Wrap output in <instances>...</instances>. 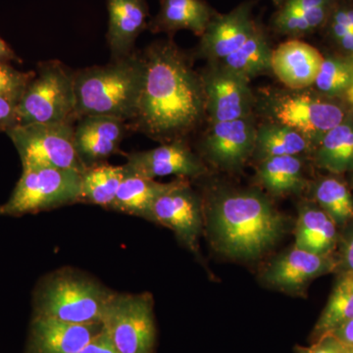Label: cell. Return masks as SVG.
Listing matches in <instances>:
<instances>
[{
	"instance_id": "6da1fadb",
	"label": "cell",
	"mask_w": 353,
	"mask_h": 353,
	"mask_svg": "<svg viewBox=\"0 0 353 353\" xmlns=\"http://www.w3.org/2000/svg\"><path fill=\"white\" fill-rule=\"evenodd\" d=\"M141 55L145 83L132 132L161 143L187 139L206 115L201 74L170 41L150 44Z\"/></svg>"
},
{
	"instance_id": "7a4b0ae2",
	"label": "cell",
	"mask_w": 353,
	"mask_h": 353,
	"mask_svg": "<svg viewBox=\"0 0 353 353\" xmlns=\"http://www.w3.org/2000/svg\"><path fill=\"white\" fill-rule=\"evenodd\" d=\"M203 218L211 245L241 260L262 256L282 239L289 224L257 190H218L203 202Z\"/></svg>"
},
{
	"instance_id": "3957f363",
	"label": "cell",
	"mask_w": 353,
	"mask_h": 353,
	"mask_svg": "<svg viewBox=\"0 0 353 353\" xmlns=\"http://www.w3.org/2000/svg\"><path fill=\"white\" fill-rule=\"evenodd\" d=\"M143 55L134 51L105 65L74 70L77 121L104 116L132 122L145 83Z\"/></svg>"
},
{
	"instance_id": "277c9868",
	"label": "cell",
	"mask_w": 353,
	"mask_h": 353,
	"mask_svg": "<svg viewBox=\"0 0 353 353\" xmlns=\"http://www.w3.org/2000/svg\"><path fill=\"white\" fill-rule=\"evenodd\" d=\"M115 292L78 269L60 268L37 285L32 294V316L73 324L101 323Z\"/></svg>"
},
{
	"instance_id": "5b68a950",
	"label": "cell",
	"mask_w": 353,
	"mask_h": 353,
	"mask_svg": "<svg viewBox=\"0 0 353 353\" xmlns=\"http://www.w3.org/2000/svg\"><path fill=\"white\" fill-rule=\"evenodd\" d=\"M55 122H77L74 70L59 60H50L38 65L21 95L16 125Z\"/></svg>"
},
{
	"instance_id": "8992f818",
	"label": "cell",
	"mask_w": 353,
	"mask_h": 353,
	"mask_svg": "<svg viewBox=\"0 0 353 353\" xmlns=\"http://www.w3.org/2000/svg\"><path fill=\"white\" fill-rule=\"evenodd\" d=\"M81 174L72 170L30 167L22 176L0 215L20 217L78 203Z\"/></svg>"
},
{
	"instance_id": "52a82bcc",
	"label": "cell",
	"mask_w": 353,
	"mask_h": 353,
	"mask_svg": "<svg viewBox=\"0 0 353 353\" xmlns=\"http://www.w3.org/2000/svg\"><path fill=\"white\" fill-rule=\"evenodd\" d=\"M75 123L16 125L6 132L19 153L23 168L50 167L83 173L74 143Z\"/></svg>"
},
{
	"instance_id": "ba28073f",
	"label": "cell",
	"mask_w": 353,
	"mask_h": 353,
	"mask_svg": "<svg viewBox=\"0 0 353 353\" xmlns=\"http://www.w3.org/2000/svg\"><path fill=\"white\" fill-rule=\"evenodd\" d=\"M153 306L150 292H114L101 323L121 353H154L157 330Z\"/></svg>"
},
{
	"instance_id": "9c48e42d",
	"label": "cell",
	"mask_w": 353,
	"mask_h": 353,
	"mask_svg": "<svg viewBox=\"0 0 353 353\" xmlns=\"http://www.w3.org/2000/svg\"><path fill=\"white\" fill-rule=\"evenodd\" d=\"M301 90L277 92L269 101L274 122L303 134L311 145H317L325 134L345 120L341 106Z\"/></svg>"
},
{
	"instance_id": "30bf717a",
	"label": "cell",
	"mask_w": 353,
	"mask_h": 353,
	"mask_svg": "<svg viewBox=\"0 0 353 353\" xmlns=\"http://www.w3.org/2000/svg\"><path fill=\"white\" fill-rule=\"evenodd\" d=\"M153 223L168 228L190 252L199 253L203 228V202L190 180L179 179L175 187L162 194L152 209Z\"/></svg>"
},
{
	"instance_id": "8fae6325",
	"label": "cell",
	"mask_w": 353,
	"mask_h": 353,
	"mask_svg": "<svg viewBox=\"0 0 353 353\" xmlns=\"http://www.w3.org/2000/svg\"><path fill=\"white\" fill-rule=\"evenodd\" d=\"M201 76L205 94L206 115L211 123L252 116L254 97L250 80L214 63Z\"/></svg>"
},
{
	"instance_id": "7c38bea8",
	"label": "cell",
	"mask_w": 353,
	"mask_h": 353,
	"mask_svg": "<svg viewBox=\"0 0 353 353\" xmlns=\"http://www.w3.org/2000/svg\"><path fill=\"white\" fill-rule=\"evenodd\" d=\"M256 129L252 116L211 123L201 141L202 154L223 170H240L253 157Z\"/></svg>"
},
{
	"instance_id": "4fadbf2b",
	"label": "cell",
	"mask_w": 353,
	"mask_h": 353,
	"mask_svg": "<svg viewBox=\"0 0 353 353\" xmlns=\"http://www.w3.org/2000/svg\"><path fill=\"white\" fill-rule=\"evenodd\" d=\"M127 171L145 178L176 176V178L199 179L208 173V167L185 139L161 143L152 150L125 153Z\"/></svg>"
},
{
	"instance_id": "5bb4252c",
	"label": "cell",
	"mask_w": 353,
	"mask_h": 353,
	"mask_svg": "<svg viewBox=\"0 0 353 353\" xmlns=\"http://www.w3.org/2000/svg\"><path fill=\"white\" fill-rule=\"evenodd\" d=\"M338 265L332 254H318L294 246L266 267L262 281L272 289L299 294L309 283L331 273Z\"/></svg>"
},
{
	"instance_id": "9a60e30c",
	"label": "cell",
	"mask_w": 353,
	"mask_h": 353,
	"mask_svg": "<svg viewBox=\"0 0 353 353\" xmlns=\"http://www.w3.org/2000/svg\"><path fill=\"white\" fill-rule=\"evenodd\" d=\"M132 132L129 123L104 116L80 118L74 127V143L77 154L85 168L108 163L117 154L120 145Z\"/></svg>"
},
{
	"instance_id": "2e32d148",
	"label": "cell",
	"mask_w": 353,
	"mask_h": 353,
	"mask_svg": "<svg viewBox=\"0 0 353 353\" xmlns=\"http://www.w3.org/2000/svg\"><path fill=\"white\" fill-rule=\"evenodd\" d=\"M102 330V323L73 324L32 316L25 353H78Z\"/></svg>"
},
{
	"instance_id": "e0dca14e",
	"label": "cell",
	"mask_w": 353,
	"mask_h": 353,
	"mask_svg": "<svg viewBox=\"0 0 353 353\" xmlns=\"http://www.w3.org/2000/svg\"><path fill=\"white\" fill-rule=\"evenodd\" d=\"M257 28L253 24L250 8L241 6L232 12L210 20L201 36L199 52L217 63L239 50Z\"/></svg>"
},
{
	"instance_id": "ac0fdd59",
	"label": "cell",
	"mask_w": 353,
	"mask_h": 353,
	"mask_svg": "<svg viewBox=\"0 0 353 353\" xmlns=\"http://www.w3.org/2000/svg\"><path fill=\"white\" fill-rule=\"evenodd\" d=\"M324 57L310 44L290 39L272 50L271 70L292 90L313 85Z\"/></svg>"
},
{
	"instance_id": "d6986e66",
	"label": "cell",
	"mask_w": 353,
	"mask_h": 353,
	"mask_svg": "<svg viewBox=\"0 0 353 353\" xmlns=\"http://www.w3.org/2000/svg\"><path fill=\"white\" fill-rule=\"evenodd\" d=\"M108 29L106 34L111 59L134 52V44L146 27L148 7L145 0H108Z\"/></svg>"
},
{
	"instance_id": "ffe728a7",
	"label": "cell",
	"mask_w": 353,
	"mask_h": 353,
	"mask_svg": "<svg viewBox=\"0 0 353 353\" xmlns=\"http://www.w3.org/2000/svg\"><path fill=\"white\" fill-rule=\"evenodd\" d=\"M294 245L318 254H332L340 240L339 227L314 201L299 206Z\"/></svg>"
},
{
	"instance_id": "44dd1931",
	"label": "cell",
	"mask_w": 353,
	"mask_h": 353,
	"mask_svg": "<svg viewBox=\"0 0 353 353\" xmlns=\"http://www.w3.org/2000/svg\"><path fill=\"white\" fill-rule=\"evenodd\" d=\"M179 179L181 178L169 183H160L155 179L145 178L126 170L110 210L153 222L152 209L155 201L175 187Z\"/></svg>"
},
{
	"instance_id": "7402d4cb",
	"label": "cell",
	"mask_w": 353,
	"mask_h": 353,
	"mask_svg": "<svg viewBox=\"0 0 353 353\" xmlns=\"http://www.w3.org/2000/svg\"><path fill=\"white\" fill-rule=\"evenodd\" d=\"M211 19L210 9L202 0H161L152 30L155 32L188 30L201 37Z\"/></svg>"
},
{
	"instance_id": "603a6c76",
	"label": "cell",
	"mask_w": 353,
	"mask_h": 353,
	"mask_svg": "<svg viewBox=\"0 0 353 353\" xmlns=\"http://www.w3.org/2000/svg\"><path fill=\"white\" fill-rule=\"evenodd\" d=\"M259 183L273 196L299 194L306 185L303 157H277L259 162Z\"/></svg>"
},
{
	"instance_id": "cb8c5ba5",
	"label": "cell",
	"mask_w": 353,
	"mask_h": 353,
	"mask_svg": "<svg viewBox=\"0 0 353 353\" xmlns=\"http://www.w3.org/2000/svg\"><path fill=\"white\" fill-rule=\"evenodd\" d=\"M125 175L124 165L103 163L85 168L81 174L78 203L92 204L110 210Z\"/></svg>"
},
{
	"instance_id": "d4e9b609",
	"label": "cell",
	"mask_w": 353,
	"mask_h": 353,
	"mask_svg": "<svg viewBox=\"0 0 353 353\" xmlns=\"http://www.w3.org/2000/svg\"><path fill=\"white\" fill-rule=\"evenodd\" d=\"M311 148L307 139L294 130L277 122L267 123L256 129L252 157L260 162L271 157H303Z\"/></svg>"
},
{
	"instance_id": "484cf974",
	"label": "cell",
	"mask_w": 353,
	"mask_h": 353,
	"mask_svg": "<svg viewBox=\"0 0 353 353\" xmlns=\"http://www.w3.org/2000/svg\"><path fill=\"white\" fill-rule=\"evenodd\" d=\"M317 166L334 174L353 170V122L343 121L316 145Z\"/></svg>"
},
{
	"instance_id": "4316f807",
	"label": "cell",
	"mask_w": 353,
	"mask_h": 353,
	"mask_svg": "<svg viewBox=\"0 0 353 353\" xmlns=\"http://www.w3.org/2000/svg\"><path fill=\"white\" fill-rule=\"evenodd\" d=\"M353 318V272L343 270L328 303L316 323L310 336V343L333 333Z\"/></svg>"
},
{
	"instance_id": "83f0119b",
	"label": "cell",
	"mask_w": 353,
	"mask_h": 353,
	"mask_svg": "<svg viewBox=\"0 0 353 353\" xmlns=\"http://www.w3.org/2000/svg\"><path fill=\"white\" fill-rule=\"evenodd\" d=\"M272 50L263 32L256 29L238 50L214 64L250 80L270 71Z\"/></svg>"
},
{
	"instance_id": "f1b7e54d",
	"label": "cell",
	"mask_w": 353,
	"mask_h": 353,
	"mask_svg": "<svg viewBox=\"0 0 353 353\" xmlns=\"http://www.w3.org/2000/svg\"><path fill=\"white\" fill-rule=\"evenodd\" d=\"M313 201L334 221L345 228L353 221V197L347 185L334 176L322 178L312 189Z\"/></svg>"
},
{
	"instance_id": "f546056e",
	"label": "cell",
	"mask_w": 353,
	"mask_h": 353,
	"mask_svg": "<svg viewBox=\"0 0 353 353\" xmlns=\"http://www.w3.org/2000/svg\"><path fill=\"white\" fill-rule=\"evenodd\" d=\"M353 85V61L343 58H324L313 85L327 97L347 94Z\"/></svg>"
},
{
	"instance_id": "4dcf8cb0",
	"label": "cell",
	"mask_w": 353,
	"mask_h": 353,
	"mask_svg": "<svg viewBox=\"0 0 353 353\" xmlns=\"http://www.w3.org/2000/svg\"><path fill=\"white\" fill-rule=\"evenodd\" d=\"M34 76V71L21 72L7 63H0V94L19 101Z\"/></svg>"
},
{
	"instance_id": "1f68e13d",
	"label": "cell",
	"mask_w": 353,
	"mask_h": 353,
	"mask_svg": "<svg viewBox=\"0 0 353 353\" xmlns=\"http://www.w3.org/2000/svg\"><path fill=\"white\" fill-rule=\"evenodd\" d=\"M275 27L282 34L301 36L313 31L307 21L296 9L285 6L275 18Z\"/></svg>"
},
{
	"instance_id": "d6a6232c",
	"label": "cell",
	"mask_w": 353,
	"mask_h": 353,
	"mask_svg": "<svg viewBox=\"0 0 353 353\" xmlns=\"http://www.w3.org/2000/svg\"><path fill=\"white\" fill-rule=\"evenodd\" d=\"M329 1L330 0H288L285 6L303 14L308 24L314 30L324 22Z\"/></svg>"
},
{
	"instance_id": "836d02e7",
	"label": "cell",
	"mask_w": 353,
	"mask_h": 353,
	"mask_svg": "<svg viewBox=\"0 0 353 353\" xmlns=\"http://www.w3.org/2000/svg\"><path fill=\"white\" fill-rule=\"evenodd\" d=\"M296 353H347V347L333 334L311 343L310 347H296Z\"/></svg>"
},
{
	"instance_id": "e575fe53",
	"label": "cell",
	"mask_w": 353,
	"mask_h": 353,
	"mask_svg": "<svg viewBox=\"0 0 353 353\" xmlns=\"http://www.w3.org/2000/svg\"><path fill=\"white\" fill-rule=\"evenodd\" d=\"M341 241V263L343 270L353 272V221L343 228Z\"/></svg>"
},
{
	"instance_id": "d590c367",
	"label": "cell",
	"mask_w": 353,
	"mask_h": 353,
	"mask_svg": "<svg viewBox=\"0 0 353 353\" xmlns=\"http://www.w3.org/2000/svg\"><path fill=\"white\" fill-rule=\"evenodd\" d=\"M16 105L17 101L0 94V131L6 132L16 125Z\"/></svg>"
},
{
	"instance_id": "8d00e7d4",
	"label": "cell",
	"mask_w": 353,
	"mask_h": 353,
	"mask_svg": "<svg viewBox=\"0 0 353 353\" xmlns=\"http://www.w3.org/2000/svg\"><path fill=\"white\" fill-rule=\"evenodd\" d=\"M78 353H121L108 338L104 330Z\"/></svg>"
},
{
	"instance_id": "74e56055",
	"label": "cell",
	"mask_w": 353,
	"mask_h": 353,
	"mask_svg": "<svg viewBox=\"0 0 353 353\" xmlns=\"http://www.w3.org/2000/svg\"><path fill=\"white\" fill-rule=\"evenodd\" d=\"M334 338L340 341L345 347L353 345V318L350 321L341 325L338 329L334 330L333 333Z\"/></svg>"
},
{
	"instance_id": "f35d334b",
	"label": "cell",
	"mask_w": 353,
	"mask_h": 353,
	"mask_svg": "<svg viewBox=\"0 0 353 353\" xmlns=\"http://www.w3.org/2000/svg\"><path fill=\"white\" fill-rule=\"evenodd\" d=\"M334 22L353 31V10H341L334 14Z\"/></svg>"
},
{
	"instance_id": "ab89813d",
	"label": "cell",
	"mask_w": 353,
	"mask_h": 353,
	"mask_svg": "<svg viewBox=\"0 0 353 353\" xmlns=\"http://www.w3.org/2000/svg\"><path fill=\"white\" fill-rule=\"evenodd\" d=\"M14 59H16L15 53L9 48L8 44L0 38V63H7Z\"/></svg>"
},
{
	"instance_id": "60d3db41",
	"label": "cell",
	"mask_w": 353,
	"mask_h": 353,
	"mask_svg": "<svg viewBox=\"0 0 353 353\" xmlns=\"http://www.w3.org/2000/svg\"><path fill=\"white\" fill-rule=\"evenodd\" d=\"M340 43L341 48L353 53V32H347L345 36L336 39Z\"/></svg>"
},
{
	"instance_id": "b9f144b4",
	"label": "cell",
	"mask_w": 353,
	"mask_h": 353,
	"mask_svg": "<svg viewBox=\"0 0 353 353\" xmlns=\"http://www.w3.org/2000/svg\"><path fill=\"white\" fill-rule=\"evenodd\" d=\"M347 97L348 99V101L350 102H352L353 103V85L352 87L348 90V92H347Z\"/></svg>"
},
{
	"instance_id": "7bdbcfd3",
	"label": "cell",
	"mask_w": 353,
	"mask_h": 353,
	"mask_svg": "<svg viewBox=\"0 0 353 353\" xmlns=\"http://www.w3.org/2000/svg\"><path fill=\"white\" fill-rule=\"evenodd\" d=\"M347 347V353H353V345H350V347Z\"/></svg>"
},
{
	"instance_id": "ee69618b",
	"label": "cell",
	"mask_w": 353,
	"mask_h": 353,
	"mask_svg": "<svg viewBox=\"0 0 353 353\" xmlns=\"http://www.w3.org/2000/svg\"><path fill=\"white\" fill-rule=\"evenodd\" d=\"M273 1L275 2V3H280L282 0H273Z\"/></svg>"
},
{
	"instance_id": "f6af8a7d",
	"label": "cell",
	"mask_w": 353,
	"mask_h": 353,
	"mask_svg": "<svg viewBox=\"0 0 353 353\" xmlns=\"http://www.w3.org/2000/svg\"><path fill=\"white\" fill-rule=\"evenodd\" d=\"M352 172H353V170H352Z\"/></svg>"
}]
</instances>
